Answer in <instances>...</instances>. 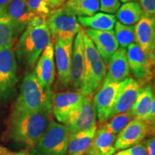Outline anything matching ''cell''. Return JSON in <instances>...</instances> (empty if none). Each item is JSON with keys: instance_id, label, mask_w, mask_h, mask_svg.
Masks as SVG:
<instances>
[{"instance_id": "1", "label": "cell", "mask_w": 155, "mask_h": 155, "mask_svg": "<svg viewBox=\"0 0 155 155\" xmlns=\"http://www.w3.org/2000/svg\"><path fill=\"white\" fill-rule=\"evenodd\" d=\"M53 116L51 103L36 111L11 116L9 129L11 139L32 150L53 120Z\"/></svg>"}, {"instance_id": "2", "label": "cell", "mask_w": 155, "mask_h": 155, "mask_svg": "<svg viewBox=\"0 0 155 155\" xmlns=\"http://www.w3.org/2000/svg\"><path fill=\"white\" fill-rule=\"evenodd\" d=\"M52 96V91L42 88L32 71L23 79L12 116L22 115L40 110L51 103Z\"/></svg>"}, {"instance_id": "3", "label": "cell", "mask_w": 155, "mask_h": 155, "mask_svg": "<svg viewBox=\"0 0 155 155\" xmlns=\"http://www.w3.org/2000/svg\"><path fill=\"white\" fill-rule=\"evenodd\" d=\"M50 40L51 35L47 25L36 28L28 26L17 43L15 56L21 63L34 67Z\"/></svg>"}, {"instance_id": "4", "label": "cell", "mask_w": 155, "mask_h": 155, "mask_svg": "<svg viewBox=\"0 0 155 155\" xmlns=\"http://www.w3.org/2000/svg\"><path fill=\"white\" fill-rule=\"evenodd\" d=\"M83 41L85 69L80 91L86 96H92L103 83L106 73V65L101 57L94 42L86 33V31Z\"/></svg>"}, {"instance_id": "5", "label": "cell", "mask_w": 155, "mask_h": 155, "mask_svg": "<svg viewBox=\"0 0 155 155\" xmlns=\"http://www.w3.org/2000/svg\"><path fill=\"white\" fill-rule=\"evenodd\" d=\"M71 131L63 124L53 120L31 152L34 155H65Z\"/></svg>"}, {"instance_id": "6", "label": "cell", "mask_w": 155, "mask_h": 155, "mask_svg": "<svg viewBox=\"0 0 155 155\" xmlns=\"http://www.w3.org/2000/svg\"><path fill=\"white\" fill-rule=\"evenodd\" d=\"M47 25L53 42L74 39L83 28L78 21L77 15L65 5L50 14L47 19Z\"/></svg>"}, {"instance_id": "7", "label": "cell", "mask_w": 155, "mask_h": 155, "mask_svg": "<svg viewBox=\"0 0 155 155\" xmlns=\"http://www.w3.org/2000/svg\"><path fill=\"white\" fill-rule=\"evenodd\" d=\"M16 56L13 48L0 49V102L10 98L18 83Z\"/></svg>"}, {"instance_id": "8", "label": "cell", "mask_w": 155, "mask_h": 155, "mask_svg": "<svg viewBox=\"0 0 155 155\" xmlns=\"http://www.w3.org/2000/svg\"><path fill=\"white\" fill-rule=\"evenodd\" d=\"M127 55L129 68L136 80L142 86L150 83L155 75V67L151 62L150 54L137 43H132L127 48Z\"/></svg>"}, {"instance_id": "9", "label": "cell", "mask_w": 155, "mask_h": 155, "mask_svg": "<svg viewBox=\"0 0 155 155\" xmlns=\"http://www.w3.org/2000/svg\"><path fill=\"white\" fill-rule=\"evenodd\" d=\"M123 84L124 81L102 85L94 96L93 100L97 117L101 124L105 123L111 119L112 111Z\"/></svg>"}, {"instance_id": "10", "label": "cell", "mask_w": 155, "mask_h": 155, "mask_svg": "<svg viewBox=\"0 0 155 155\" xmlns=\"http://www.w3.org/2000/svg\"><path fill=\"white\" fill-rule=\"evenodd\" d=\"M96 110L92 96H86L68 116L65 124L71 133L85 130L96 123Z\"/></svg>"}, {"instance_id": "11", "label": "cell", "mask_w": 155, "mask_h": 155, "mask_svg": "<svg viewBox=\"0 0 155 155\" xmlns=\"http://www.w3.org/2000/svg\"><path fill=\"white\" fill-rule=\"evenodd\" d=\"M86 96L80 90L56 94L53 93L51 98L52 111L56 120L59 123L65 124L68 116L80 105Z\"/></svg>"}, {"instance_id": "12", "label": "cell", "mask_w": 155, "mask_h": 155, "mask_svg": "<svg viewBox=\"0 0 155 155\" xmlns=\"http://www.w3.org/2000/svg\"><path fill=\"white\" fill-rule=\"evenodd\" d=\"M74 39L55 40L54 44L55 63L58 71V81L63 86L71 83V66Z\"/></svg>"}, {"instance_id": "13", "label": "cell", "mask_w": 155, "mask_h": 155, "mask_svg": "<svg viewBox=\"0 0 155 155\" xmlns=\"http://www.w3.org/2000/svg\"><path fill=\"white\" fill-rule=\"evenodd\" d=\"M34 73L42 88L51 90L55 76L54 45L52 40L39 57Z\"/></svg>"}, {"instance_id": "14", "label": "cell", "mask_w": 155, "mask_h": 155, "mask_svg": "<svg viewBox=\"0 0 155 155\" xmlns=\"http://www.w3.org/2000/svg\"><path fill=\"white\" fill-rule=\"evenodd\" d=\"M146 137H148L146 124L134 118L116 135L114 147L116 151L125 150L139 144Z\"/></svg>"}, {"instance_id": "15", "label": "cell", "mask_w": 155, "mask_h": 155, "mask_svg": "<svg viewBox=\"0 0 155 155\" xmlns=\"http://www.w3.org/2000/svg\"><path fill=\"white\" fill-rule=\"evenodd\" d=\"M85 29L82 28L75 35L73 40L72 60L71 66V83L70 84L76 90H80L82 85L85 69L84 37Z\"/></svg>"}, {"instance_id": "16", "label": "cell", "mask_w": 155, "mask_h": 155, "mask_svg": "<svg viewBox=\"0 0 155 155\" xmlns=\"http://www.w3.org/2000/svg\"><path fill=\"white\" fill-rule=\"evenodd\" d=\"M85 31L94 42L106 65L108 64L112 55L119 47L114 31L96 30L93 29H87Z\"/></svg>"}, {"instance_id": "17", "label": "cell", "mask_w": 155, "mask_h": 155, "mask_svg": "<svg viewBox=\"0 0 155 155\" xmlns=\"http://www.w3.org/2000/svg\"><path fill=\"white\" fill-rule=\"evenodd\" d=\"M143 86L132 78H127L124 81L123 86L112 111L111 118L117 114L130 111L134 105Z\"/></svg>"}, {"instance_id": "18", "label": "cell", "mask_w": 155, "mask_h": 155, "mask_svg": "<svg viewBox=\"0 0 155 155\" xmlns=\"http://www.w3.org/2000/svg\"><path fill=\"white\" fill-rule=\"evenodd\" d=\"M108 65V70L106 71L102 85L122 82L129 77L130 68L128 63L127 50L125 48H118L112 55Z\"/></svg>"}, {"instance_id": "19", "label": "cell", "mask_w": 155, "mask_h": 155, "mask_svg": "<svg viewBox=\"0 0 155 155\" xmlns=\"http://www.w3.org/2000/svg\"><path fill=\"white\" fill-rule=\"evenodd\" d=\"M134 26L136 43L150 54L155 47V15L144 12Z\"/></svg>"}, {"instance_id": "20", "label": "cell", "mask_w": 155, "mask_h": 155, "mask_svg": "<svg viewBox=\"0 0 155 155\" xmlns=\"http://www.w3.org/2000/svg\"><path fill=\"white\" fill-rule=\"evenodd\" d=\"M3 11L12 22L14 37L17 39L26 30L30 19L26 1L11 0Z\"/></svg>"}, {"instance_id": "21", "label": "cell", "mask_w": 155, "mask_h": 155, "mask_svg": "<svg viewBox=\"0 0 155 155\" xmlns=\"http://www.w3.org/2000/svg\"><path fill=\"white\" fill-rule=\"evenodd\" d=\"M97 129L96 124L85 130L71 133L67 152L68 155H86L91 147Z\"/></svg>"}, {"instance_id": "22", "label": "cell", "mask_w": 155, "mask_h": 155, "mask_svg": "<svg viewBox=\"0 0 155 155\" xmlns=\"http://www.w3.org/2000/svg\"><path fill=\"white\" fill-rule=\"evenodd\" d=\"M116 135L106 129L102 124L97 129L94 141L88 155H112L116 152L114 147Z\"/></svg>"}, {"instance_id": "23", "label": "cell", "mask_w": 155, "mask_h": 155, "mask_svg": "<svg viewBox=\"0 0 155 155\" xmlns=\"http://www.w3.org/2000/svg\"><path fill=\"white\" fill-rule=\"evenodd\" d=\"M154 88L151 83L143 86L134 105L131 109L134 117L144 121L150 113L152 101L154 99Z\"/></svg>"}, {"instance_id": "24", "label": "cell", "mask_w": 155, "mask_h": 155, "mask_svg": "<svg viewBox=\"0 0 155 155\" xmlns=\"http://www.w3.org/2000/svg\"><path fill=\"white\" fill-rule=\"evenodd\" d=\"M81 26L96 30H111L114 28L116 18L115 15L98 12L90 17L78 16Z\"/></svg>"}, {"instance_id": "25", "label": "cell", "mask_w": 155, "mask_h": 155, "mask_svg": "<svg viewBox=\"0 0 155 155\" xmlns=\"http://www.w3.org/2000/svg\"><path fill=\"white\" fill-rule=\"evenodd\" d=\"M144 14L138 2H128L121 5L116 13V18L126 25H134Z\"/></svg>"}, {"instance_id": "26", "label": "cell", "mask_w": 155, "mask_h": 155, "mask_svg": "<svg viewBox=\"0 0 155 155\" xmlns=\"http://www.w3.org/2000/svg\"><path fill=\"white\" fill-rule=\"evenodd\" d=\"M65 5L74 12L77 16L90 17L99 10V0H67Z\"/></svg>"}, {"instance_id": "27", "label": "cell", "mask_w": 155, "mask_h": 155, "mask_svg": "<svg viewBox=\"0 0 155 155\" xmlns=\"http://www.w3.org/2000/svg\"><path fill=\"white\" fill-rule=\"evenodd\" d=\"M14 41L12 22L3 10L0 11V49L13 48Z\"/></svg>"}, {"instance_id": "28", "label": "cell", "mask_w": 155, "mask_h": 155, "mask_svg": "<svg viewBox=\"0 0 155 155\" xmlns=\"http://www.w3.org/2000/svg\"><path fill=\"white\" fill-rule=\"evenodd\" d=\"M114 28V34L120 48L126 49L131 44L136 43L134 25H126L116 21Z\"/></svg>"}, {"instance_id": "29", "label": "cell", "mask_w": 155, "mask_h": 155, "mask_svg": "<svg viewBox=\"0 0 155 155\" xmlns=\"http://www.w3.org/2000/svg\"><path fill=\"white\" fill-rule=\"evenodd\" d=\"M133 119H134V117L130 110V111L117 114L111 118L108 121L101 124H102L111 133L117 135L123 129V128Z\"/></svg>"}, {"instance_id": "30", "label": "cell", "mask_w": 155, "mask_h": 155, "mask_svg": "<svg viewBox=\"0 0 155 155\" xmlns=\"http://www.w3.org/2000/svg\"><path fill=\"white\" fill-rule=\"evenodd\" d=\"M30 18L35 15H41L48 17L52 13L45 0H26Z\"/></svg>"}, {"instance_id": "31", "label": "cell", "mask_w": 155, "mask_h": 155, "mask_svg": "<svg viewBox=\"0 0 155 155\" xmlns=\"http://www.w3.org/2000/svg\"><path fill=\"white\" fill-rule=\"evenodd\" d=\"M100 8L102 12L114 15L121 7L120 0H99Z\"/></svg>"}, {"instance_id": "32", "label": "cell", "mask_w": 155, "mask_h": 155, "mask_svg": "<svg viewBox=\"0 0 155 155\" xmlns=\"http://www.w3.org/2000/svg\"><path fill=\"white\" fill-rule=\"evenodd\" d=\"M112 155H149L142 143L135 145L125 150H119Z\"/></svg>"}, {"instance_id": "33", "label": "cell", "mask_w": 155, "mask_h": 155, "mask_svg": "<svg viewBox=\"0 0 155 155\" xmlns=\"http://www.w3.org/2000/svg\"><path fill=\"white\" fill-rule=\"evenodd\" d=\"M143 121L146 124L148 128V137L155 135V96L152 101L150 113L146 119Z\"/></svg>"}, {"instance_id": "34", "label": "cell", "mask_w": 155, "mask_h": 155, "mask_svg": "<svg viewBox=\"0 0 155 155\" xmlns=\"http://www.w3.org/2000/svg\"><path fill=\"white\" fill-rule=\"evenodd\" d=\"M139 4L145 13L155 15V0H140Z\"/></svg>"}, {"instance_id": "35", "label": "cell", "mask_w": 155, "mask_h": 155, "mask_svg": "<svg viewBox=\"0 0 155 155\" xmlns=\"http://www.w3.org/2000/svg\"><path fill=\"white\" fill-rule=\"evenodd\" d=\"M48 18V17H47L41 16V15H35V16L31 17L28 26L32 27V28H36V27L47 25Z\"/></svg>"}, {"instance_id": "36", "label": "cell", "mask_w": 155, "mask_h": 155, "mask_svg": "<svg viewBox=\"0 0 155 155\" xmlns=\"http://www.w3.org/2000/svg\"><path fill=\"white\" fill-rule=\"evenodd\" d=\"M142 144L146 148L149 155H155V135L151 136L149 139L143 141Z\"/></svg>"}, {"instance_id": "37", "label": "cell", "mask_w": 155, "mask_h": 155, "mask_svg": "<svg viewBox=\"0 0 155 155\" xmlns=\"http://www.w3.org/2000/svg\"><path fill=\"white\" fill-rule=\"evenodd\" d=\"M47 2L48 6H49L50 9H51L52 12L55 9H57L60 7H63L66 2L65 0H45Z\"/></svg>"}, {"instance_id": "38", "label": "cell", "mask_w": 155, "mask_h": 155, "mask_svg": "<svg viewBox=\"0 0 155 155\" xmlns=\"http://www.w3.org/2000/svg\"><path fill=\"white\" fill-rule=\"evenodd\" d=\"M3 155H34L32 152H29V151H21L18 152H8L7 154Z\"/></svg>"}, {"instance_id": "39", "label": "cell", "mask_w": 155, "mask_h": 155, "mask_svg": "<svg viewBox=\"0 0 155 155\" xmlns=\"http://www.w3.org/2000/svg\"><path fill=\"white\" fill-rule=\"evenodd\" d=\"M11 0H0V11H2Z\"/></svg>"}, {"instance_id": "40", "label": "cell", "mask_w": 155, "mask_h": 155, "mask_svg": "<svg viewBox=\"0 0 155 155\" xmlns=\"http://www.w3.org/2000/svg\"><path fill=\"white\" fill-rule=\"evenodd\" d=\"M150 60L151 62H152V65L155 67V47L154 48V50H152V52L150 54Z\"/></svg>"}, {"instance_id": "41", "label": "cell", "mask_w": 155, "mask_h": 155, "mask_svg": "<svg viewBox=\"0 0 155 155\" xmlns=\"http://www.w3.org/2000/svg\"><path fill=\"white\" fill-rule=\"evenodd\" d=\"M8 152H9V151L7 150V148H5V147H4L0 145V154H7Z\"/></svg>"}, {"instance_id": "42", "label": "cell", "mask_w": 155, "mask_h": 155, "mask_svg": "<svg viewBox=\"0 0 155 155\" xmlns=\"http://www.w3.org/2000/svg\"><path fill=\"white\" fill-rule=\"evenodd\" d=\"M131 1H137V0H120V2H124V3L128 2H131Z\"/></svg>"}, {"instance_id": "43", "label": "cell", "mask_w": 155, "mask_h": 155, "mask_svg": "<svg viewBox=\"0 0 155 155\" xmlns=\"http://www.w3.org/2000/svg\"><path fill=\"white\" fill-rule=\"evenodd\" d=\"M0 155H3V154H0Z\"/></svg>"}, {"instance_id": "44", "label": "cell", "mask_w": 155, "mask_h": 155, "mask_svg": "<svg viewBox=\"0 0 155 155\" xmlns=\"http://www.w3.org/2000/svg\"><path fill=\"white\" fill-rule=\"evenodd\" d=\"M65 1H67V0H65Z\"/></svg>"}, {"instance_id": "45", "label": "cell", "mask_w": 155, "mask_h": 155, "mask_svg": "<svg viewBox=\"0 0 155 155\" xmlns=\"http://www.w3.org/2000/svg\"><path fill=\"white\" fill-rule=\"evenodd\" d=\"M25 1H26V0H25Z\"/></svg>"}, {"instance_id": "46", "label": "cell", "mask_w": 155, "mask_h": 155, "mask_svg": "<svg viewBox=\"0 0 155 155\" xmlns=\"http://www.w3.org/2000/svg\"><path fill=\"white\" fill-rule=\"evenodd\" d=\"M86 155H88V154H86Z\"/></svg>"}]
</instances>
